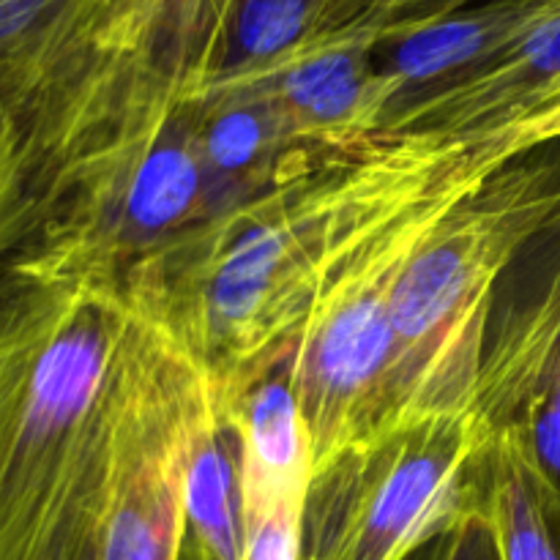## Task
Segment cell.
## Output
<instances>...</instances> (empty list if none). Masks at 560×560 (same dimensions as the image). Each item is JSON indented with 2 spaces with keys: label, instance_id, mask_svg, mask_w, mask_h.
Masks as SVG:
<instances>
[{
  "label": "cell",
  "instance_id": "6da1fadb",
  "mask_svg": "<svg viewBox=\"0 0 560 560\" xmlns=\"http://www.w3.org/2000/svg\"><path fill=\"white\" fill-rule=\"evenodd\" d=\"M388 162V142L353 153L301 148L277 184L148 257L120 290L126 304L233 410L293 361L323 279Z\"/></svg>",
  "mask_w": 560,
  "mask_h": 560
},
{
  "label": "cell",
  "instance_id": "7a4b0ae2",
  "mask_svg": "<svg viewBox=\"0 0 560 560\" xmlns=\"http://www.w3.org/2000/svg\"><path fill=\"white\" fill-rule=\"evenodd\" d=\"M131 323L120 290L0 266V560H96Z\"/></svg>",
  "mask_w": 560,
  "mask_h": 560
},
{
  "label": "cell",
  "instance_id": "3957f363",
  "mask_svg": "<svg viewBox=\"0 0 560 560\" xmlns=\"http://www.w3.org/2000/svg\"><path fill=\"white\" fill-rule=\"evenodd\" d=\"M386 142V175L334 257L290 361L310 438L312 481L383 435L399 277L435 224L506 164L474 137L419 135Z\"/></svg>",
  "mask_w": 560,
  "mask_h": 560
},
{
  "label": "cell",
  "instance_id": "277c9868",
  "mask_svg": "<svg viewBox=\"0 0 560 560\" xmlns=\"http://www.w3.org/2000/svg\"><path fill=\"white\" fill-rule=\"evenodd\" d=\"M558 222L560 142L498 167L435 224L394 293L383 435L474 410L498 282Z\"/></svg>",
  "mask_w": 560,
  "mask_h": 560
},
{
  "label": "cell",
  "instance_id": "5b68a950",
  "mask_svg": "<svg viewBox=\"0 0 560 560\" xmlns=\"http://www.w3.org/2000/svg\"><path fill=\"white\" fill-rule=\"evenodd\" d=\"M213 213L197 107L173 85L77 170L63 200L9 262L55 282L124 290L148 257Z\"/></svg>",
  "mask_w": 560,
  "mask_h": 560
},
{
  "label": "cell",
  "instance_id": "8992f818",
  "mask_svg": "<svg viewBox=\"0 0 560 560\" xmlns=\"http://www.w3.org/2000/svg\"><path fill=\"white\" fill-rule=\"evenodd\" d=\"M485 446L474 410L408 421L312 481L301 560H410L463 509Z\"/></svg>",
  "mask_w": 560,
  "mask_h": 560
},
{
  "label": "cell",
  "instance_id": "52a82bcc",
  "mask_svg": "<svg viewBox=\"0 0 560 560\" xmlns=\"http://www.w3.org/2000/svg\"><path fill=\"white\" fill-rule=\"evenodd\" d=\"M200 392L202 372L135 312L96 560H180L189 530V432Z\"/></svg>",
  "mask_w": 560,
  "mask_h": 560
},
{
  "label": "cell",
  "instance_id": "ba28073f",
  "mask_svg": "<svg viewBox=\"0 0 560 560\" xmlns=\"http://www.w3.org/2000/svg\"><path fill=\"white\" fill-rule=\"evenodd\" d=\"M151 33V0H0V107L49 129L102 58Z\"/></svg>",
  "mask_w": 560,
  "mask_h": 560
},
{
  "label": "cell",
  "instance_id": "9c48e42d",
  "mask_svg": "<svg viewBox=\"0 0 560 560\" xmlns=\"http://www.w3.org/2000/svg\"><path fill=\"white\" fill-rule=\"evenodd\" d=\"M377 47L361 38L320 33L271 66L211 82L202 93H235L268 104L299 145L353 153L375 142L388 98Z\"/></svg>",
  "mask_w": 560,
  "mask_h": 560
},
{
  "label": "cell",
  "instance_id": "30bf717a",
  "mask_svg": "<svg viewBox=\"0 0 560 560\" xmlns=\"http://www.w3.org/2000/svg\"><path fill=\"white\" fill-rule=\"evenodd\" d=\"M560 88V0L503 52L452 82L405 98L383 118L377 140L470 137L520 120Z\"/></svg>",
  "mask_w": 560,
  "mask_h": 560
},
{
  "label": "cell",
  "instance_id": "8fae6325",
  "mask_svg": "<svg viewBox=\"0 0 560 560\" xmlns=\"http://www.w3.org/2000/svg\"><path fill=\"white\" fill-rule=\"evenodd\" d=\"M547 5L550 0H490L381 47L392 49L377 63L388 98L386 115L405 98L457 80L495 58L545 14Z\"/></svg>",
  "mask_w": 560,
  "mask_h": 560
},
{
  "label": "cell",
  "instance_id": "7c38bea8",
  "mask_svg": "<svg viewBox=\"0 0 560 560\" xmlns=\"http://www.w3.org/2000/svg\"><path fill=\"white\" fill-rule=\"evenodd\" d=\"M197 137L217 213L260 195L279 180L304 145L288 135L268 104L235 93H202Z\"/></svg>",
  "mask_w": 560,
  "mask_h": 560
},
{
  "label": "cell",
  "instance_id": "4fadbf2b",
  "mask_svg": "<svg viewBox=\"0 0 560 560\" xmlns=\"http://www.w3.org/2000/svg\"><path fill=\"white\" fill-rule=\"evenodd\" d=\"M186 523L191 560H244L238 430L206 377L189 432Z\"/></svg>",
  "mask_w": 560,
  "mask_h": 560
},
{
  "label": "cell",
  "instance_id": "5bb4252c",
  "mask_svg": "<svg viewBox=\"0 0 560 560\" xmlns=\"http://www.w3.org/2000/svg\"><path fill=\"white\" fill-rule=\"evenodd\" d=\"M459 517H479L501 560H560V541L539 492L501 443L485 441L463 485Z\"/></svg>",
  "mask_w": 560,
  "mask_h": 560
},
{
  "label": "cell",
  "instance_id": "9a60e30c",
  "mask_svg": "<svg viewBox=\"0 0 560 560\" xmlns=\"http://www.w3.org/2000/svg\"><path fill=\"white\" fill-rule=\"evenodd\" d=\"M47 222V202L36 186L25 129L0 107V266Z\"/></svg>",
  "mask_w": 560,
  "mask_h": 560
},
{
  "label": "cell",
  "instance_id": "2e32d148",
  "mask_svg": "<svg viewBox=\"0 0 560 560\" xmlns=\"http://www.w3.org/2000/svg\"><path fill=\"white\" fill-rule=\"evenodd\" d=\"M474 3L479 0H337L320 33L361 38L381 49Z\"/></svg>",
  "mask_w": 560,
  "mask_h": 560
},
{
  "label": "cell",
  "instance_id": "e0dca14e",
  "mask_svg": "<svg viewBox=\"0 0 560 560\" xmlns=\"http://www.w3.org/2000/svg\"><path fill=\"white\" fill-rule=\"evenodd\" d=\"M430 560H501V552L492 530L479 517H457L430 545Z\"/></svg>",
  "mask_w": 560,
  "mask_h": 560
},
{
  "label": "cell",
  "instance_id": "ac0fdd59",
  "mask_svg": "<svg viewBox=\"0 0 560 560\" xmlns=\"http://www.w3.org/2000/svg\"><path fill=\"white\" fill-rule=\"evenodd\" d=\"M410 560H430V545H427L424 550L419 552V556H413V558H410Z\"/></svg>",
  "mask_w": 560,
  "mask_h": 560
},
{
  "label": "cell",
  "instance_id": "d6986e66",
  "mask_svg": "<svg viewBox=\"0 0 560 560\" xmlns=\"http://www.w3.org/2000/svg\"><path fill=\"white\" fill-rule=\"evenodd\" d=\"M552 520V528H556V536H558V541H560V520H556V517H550Z\"/></svg>",
  "mask_w": 560,
  "mask_h": 560
}]
</instances>
